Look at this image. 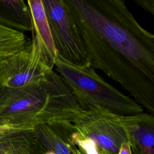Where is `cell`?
<instances>
[{
  "mask_svg": "<svg viewBox=\"0 0 154 154\" xmlns=\"http://www.w3.org/2000/svg\"><path fill=\"white\" fill-rule=\"evenodd\" d=\"M0 24L22 32L31 31L27 4L23 0H0Z\"/></svg>",
  "mask_w": 154,
  "mask_h": 154,
  "instance_id": "obj_11",
  "label": "cell"
},
{
  "mask_svg": "<svg viewBox=\"0 0 154 154\" xmlns=\"http://www.w3.org/2000/svg\"><path fill=\"white\" fill-rule=\"evenodd\" d=\"M1 87H1V85H0V90H1Z\"/></svg>",
  "mask_w": 154,
  "mask_h": 154,
  "instance_id": "obj_16",
  "label": "cell"
},
{
  "mask_svg": "<svg viewBox=\"0 0 154 154\" xmlns=\"http://www.w3.org/2000/svg\"><path fill=\"white\" fill-rule=\"evenodd\" d=\"M80 31L88 62L154 114V35L124 0H65Z\"/></svg>",
  "mask_w": 154,
  "mask_h": 154,
  "instance_id": "obj_1",
  "label": "cell"
},
{
  "mask_svg": "<svg viewBox=\"0 0 154 154\" xmlns=\"http://www.w3.org/2000/svg\"><path fill=\"white\" fill-rule=\"evenodd\" d=\"M118 154H132L129 143H123L120 146Z\"/></svg>",
  "mask_w": 154,
  "mask_h": 154,
  "instance_id": "obj_14",
  "label": "cell"
},
{
  "mask_svg": "<svg viewBox=\"0 0 154 154\" xmlns=\"http://www.w3.org/2000/svg\"><path fill=\"white\" fill-rule=\"evenodd\" d=\"M46 152L33 129L0 125V154H43Z\"/></svg>",
  "mask_w": 154,
  "mask_h": 154,
  "instance_id": "obj_9",
  "label": "cell"
},
{
  "mask_svg": "<svg viewBox=\"0 0 154 154\" xmlns=\"http://www.w3.org/2000/svg\"><path fill=\"white\" fill-rule=\"evenodd\" d=\"M42 2L57 55L75 65L88 63L80 31L65 0Z\"/></svg>",
  "mask_w": 154,
  "mask_h": 154,
  "instance_id": "obj_5",
  "label": "cell"
},
{
  "mask_svg": "<svg viewBox=\"0 0 154 154\" xmlns=\"http://www.w3.org/2000/svg\"><path fill=\"white\" fill-rule=\"evenodd\" d=\"M29 42L23 32L0 24V61L22 49Z\"/></svg>",
  "mask_w": 154,
  "mask_h": 154,
  "instance_id": "obj_12",
  "label": "cell"
},
{
  "mask_svg": "<svg viewBox=\"0 0 154 154\" xmlns=\"http://www.w3.org/2000/svg\"><path fill=\"white\" fill-rule=\"evenodd\" d=\"M129 135V144L134 154H154V116L144 111L123 116Z\"/></svg>",
  "mask_w": 154,
  "mask_h": 154,
  "instance_id": "obj_8",
  "label": "cell"
},
{
  "mask_svg": "<svg viewBox=\"0 0 154 154\" xmlns=\"http://www.w3.org/2000/svg\"><path fill=\"white\" fill-rule=\"evenodd\" d=\"M144 11L154 15V0H134Z\"/></svg>",
  "mask_w": 154,
  "mask_h": 154,
  "instance_id": "obj_13",
  "label": "cell"
},
{
  "mask_svg": "<svg viewBox=\"0 0 154 154\" xmlns=\"http://www.w3.org/2000/svg\"><path fill=\"white\" fill-rule=\"evenodd\" d=\"M82 110L54 70L24 86L0 90L1 125L33 129L40 124L72 123Z\"/></svg>",
  "mask_w": 154,
  "mask_h": 154,
  "instance_id": "obj_2",
  "label": "cell"
},
{
  "mask_svg": "<svg viewBox=\"0 0 154 154\" xmlns=\"http://www.w3.org/2000/svg\"><path fill=\"white\" fill-rule=\"evenodd\" d=\"M54 66L82 109L100 107L122 116L143 112L139 103L106 82L88 63L75 65L57 55Z\"/></svg>",
  "mask_w": 154,
  "mask_h": 154,
  "instance_id": "obj_3",
  "label": "cell"
},
{
  "mask_svg": "<svg viewBox=\"0 0 154 154\" xmlns=\"http://www.w3.org/2000/svg\"><path fill=\"white\" fill-rule=\"evenodd\" d=\"M46 152L55 154H82L72 140V122H55L40 124L33 129Z\"/></svg>",
  "mask_w": 154,
  "mask_h": 154,
  "instance_id": "obj_7",
  "label": "cell"
},
{
  "mask_svg": "<svg viewBox=\"0 0 154 154\" xmlns=\"http://www.w3.org/2000/svg\"><path fill=\"white\" fill-rule=\"evenodd\" d=\"M72 124L81 134L94 141L101 154H118L121 145L129 143L123 116L105 108L82 109Z\"/></svg>",
  "mask_w": 154,
  "mask_h": 154,
  "instance_id": "obj_4",
  "label": "cell"
},
{
  "mask_svg": "<svg viewBox=\"0 0 154 154\" xmlns=\"http://www.w3.org/2000/svg\"><path fill=\"white\" fill-rule=\"evenodd\" d=\"M53 68L40 45L32 38L22 49L0 61V85L22 87L44 77Z\"/></svg>",
  "mask_w": 154,
  "mask_h": 154,
  "instance_id": "obj_6",
  "label": "cell"
},
{
  "mask_svg": "<svg viewBox=\"0 0 154 154\" xmlns=\"http://www.w3.org/2000/svg\"><path fill=\"white\" fill-rule=\"evenodd\" d=\"M26 4L31 17L32 38L40 45L54 67L57 54L42 0H28Z\"/></svg>",
  "mask_w": 154,
  "mask_h": 154,
  "instance_id": "obj_10",
  "label": "cell"
},
{
  "mask_svg": "<svg viewBox=\"0 0 154 154\" xmlns=\"http://www.w3.org/2000/svg\"><path fill=\"white\" fill-rule=\"evenodd\" d=\"M43 154H55L54 153H53V152H46L45 153H43Z\"/></svg>",
  "mask_w": 154,
  "mask_h": 154,
  "instance_id": "obj_15",
  "label": "cell"
}]
</instances>
